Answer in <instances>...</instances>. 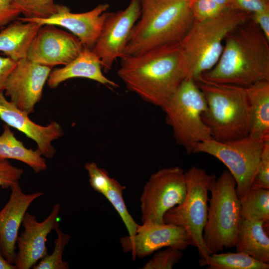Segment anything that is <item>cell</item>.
I'll return each mask as SVG.
<instances>
[{
  "label": "cell",
  "mask_w": 269,
  "mask_h": 269,
  "mask_svg": "<svg viewBox=\"0 0 269 269\" xmlns=\"http://www.w3.org/2000/svg\"><path fill=\"white\" fill-rule=\"evenodd\" d=\"M118 74L131 91L144 101L163 108L187 74L179 43L157 47L121 58Z\"/></svg>",
  "instance_id": "1"
},
{
  "label": "cell",
  "mask_w": 269,
  "mask_h": 269,
  "mask_svg": "<svg viewBox=\"0 0 269 269\" xmlns=\"http://www.w3.org/2000/svg\"><path fill=\"white\" fill-rule=\"evenodd\" d=\"M269 81V40L250 18L227 36L216 64L197 82L248 87Z\"/></svg>",
  "instance_id": "2"
},
{
  "label": "cell",
  "mask_w": 269,
  "mask_h": 269,
  "mask_svg": "<svg viewBox=\"0 0 269 269\" xmlns=\"http://www.w3.org/2000/svg\"><path fill=\"white\" fill-rule=\"evenodd\" d=\"M193 0H140V14L123 56L179 43L194 22Z\"/></svg>",
  "instance_id": "3"
},
{
  "label": "cell",
  "mask_w": 269,
  "mask_h": 269,
  "mask_svg": "<svg viewBox=\"0 0 269 269\" xmlns=\"http://www.w3.org/2000/svg\"><path fill=\"white\" fill-rule=\"evenodd\" d=\"M203 93L207 110L202 116L211 137L225 141L248 135L252 111L245 87L196 82Z\"/></svg>",
  "instance_id": "4"
},
{
  "label": "cell",
  "mask_w": 269,
  "mask_h": 269,
  "mask_svg": "<svg viewBox=\"0 0 269 269\" xmlns=\"http://www.w3.org/2000/svg\"><path fill=\"white\" fill-rule=\"evenodd\" d=\"M250 14L227 8L203 21H194L179 42L186 60L185 79L197 82L217 63L228 34L250 17Z\"/></svg>",
  "instance_id": "5"
},
{
  "label": "cell",
  "mask_w": 269,
  "mask_h": 269,
  "mask_svg": "<svg viewBox=\"0 0 269 269\" xmlns=\"http://www.w3.org/2000/svg\"><path fill=\"white\" fill-rule=\"evenodd\" d=\"M236 187V181L228 170H224L211 185V197L203 234L210 255L235 246L241 219V200Z\"/></svg>",
  "instance_id": "6"
},
{
  "label": "cell",
  "mask_w": 269,
  "mask_h": 269,
  "mask_svg": "<svg viewBox=\"0 0 269 269\" xmlns=\"http://www.w3.org/2000/svg\"><path fill=\"white\" fill-rule=\"evenodd\" d=\"M162 109L176 142L188 154L193 153L198 143L212 138L202 119L207 110L205 97L193 79H185Z\"/></svg>",
  "instance_id": "7"
},
{
  "label": "cell",
  "mask_w": 269,
  "mask_h": 269,
  "mask_svg": "<svg viewBox=\"0 0 269 269\" xmlns=\"http://www.w3.org/2000/svg\"><path fill=\"white\" fill-rule=\"evenodd\" d=\"M186 194L184 201L169 210L164 215L165 223L183 228L197 249L201 259L210 255L204 243L203 234L208 215L209 192L216 178L203 169L192 166L185 172Z\"/></svg>",
  "instance_id": "8"
},
{
  "label": "cell",
  "mask_w": 269,
  "mask_h": 269,
  "mask_svg": "<svg viewBox=\"0 0 269 269\" xmlns=\"http://www.w3.org/2000/svg\"><path fill=\"white\" fill-rule=\"evenodd\" d=\"M267 140L250 135L225 141L211 138L198 143L193 153L208 154L221 161L234 178L238 196L242 201L252 186L261 153Z\"/></svg>",
  "instance_id": "9"
},
{
  "label": "cell",
  "mask_w": 269,
  "mask_h": 269,
  "mask_svg": "<svg viewBox=\"0 0 269 269\" xmlns=\"http://www.w3.org/2000/svg\"><path fill=\"white\" fill-rule=\"evenodd\" d=\"M186 194L185 172L181 167L164 168L152 174L140 199L142 223H164L165 214L181 204Z\"/></svg>",
  "instance_id": "10"
},
{
  "label": "cell",
  "mask_w": 269,
  "mask_h": 269,
  "mask_svg": "<svg viewBox=\"0 0 269 269\" xmlns=\"http://www.w3.org/2000/svg\"><path fill=\"white\" fill-rule=\"evenodd\" d=\"M141 12L140 0H131L128 6L116 12H108L100 34L92 48L105 72L121 58L132 30Z\"/></svg>",
  "instance_id": "11"
},
{
  "label": "cell",
  "mask_w": 269,
  "mask_h": 269,
  "mask_svg": "<svg viewBox=\"0 0 269 269\" xmlns=\"http://www.w3.org/2000/svg\"><path fill=\"white\" fill-rule=\"evenodd\" d=\"M83 48L79 39L71 33L54 25L43 24L32 40L26 58L52 68L68 64Z\"/></svg>",
  "instance_id": "12"
},
{
  "label": "cell",
  "mask_w": 269,
  "mask_h": 269,
  "mask_svg": "<svg viewBox=\"0 0 269 269\" xmlns=\"http://www.w3.org/2000/svg\"><path fill=\"white\" fill-rule=\"evenodd\" d=\"M52 69L27 58L19 60L6 83L5 95L20 110L33 113Z\"/></svg>",
  "instance_id": "13"
},
{
  "label": "cell",
  "mask_w": 269,
  "mask_h": 269,
  "mask_svg": "<svg viewBox=\"0 0 269 269\" xmlns=\"http://www.w3.org/2000/svg\"><path fill=\"white\" fill-rule=\"evenodd\" d=\"M123 251L131 252L133 259L143 258L164 247L181 251L191 245L185 230L171 224L142 223L133 237L128 235L120 239Z\"/></svg>",
  "instance_id": "14"
},
{
  "label": "cell",
  "mask_w": 269,
  "mask_h": 269,
  "mask_svg": "<svg viewBox=\"0 0 269 269\" xmlns=\"http://www.w3.org/2000/svg\"><path fill=\"white\" fill-rule=\"evenodd\" d=\"M60 210V204H55L50 214L42 222L38 221L35 215L25 213L22 223L24 230L16 241L18 252L14 264L17 269H31L47 255V236L59 226Z\"/></svg>",
  "instance_id": "15"
},
{
  "label": "cell",
  "mask_w": 269,
  "mask_h": 269,
  "mask_svg": "<svg viewBox=\"0 0 269 269\" xmlns=\"http://www.w3.org/2000/svg\"><path fill=\"white\" fill-rule=\"evenodd\" d=\"M109 7L108 4L102 3L86 12L74 13L67 6L57 4L56 12L48 18L18 19L41 25L52 24L64 27L76 36L84 47L92 49L101 31Z\"/></svg>",
  "instance_id": "16"
},
{
  "label": "cell",
  "mask_w": 269,
  "mask_h": 269,
  "mask_svg": "<svg viewBox=\"0 0 269 269\" xmlns=\"http://www.w3.org/2000/svg\"><path fill=\"white\" fill-rule=\"evenodd\" d=\"M28 115L6 99L3 92L0 93V119L34 141L44 157L52 158L56 152L52 142L63 135L61 126L55 121L41 126L31 121Z\"/></svg>",
  "instance_id": "17"
},
{
  "label": "cell",
  "mask_w": 269,
  "mask_h": 269,
  "mask_svg": "<svg viewBox=\"0 0 269 269\" xmlns=\"http://www.w3.org/2000/svg\"><path fill=\"white\" fill-rule=\"evenodd\" d=\"M10 189L9 198L0 211V249L6 260L14 264L18 231L24 215L31 203L43 193L25 194L19 182Z\"/></svg>",
  "instance_id": "18"
},
{
  "label": "cell",
  "mask_w": 269,
  "mask_h": 269,
  "mask_svg": "<svg viewBox=\"0 0 269 269\" xmlns=\"http://www.w3.org/2000/svg\"><path fill=\"white\" fill-rule=\"evenodd\" d=\"M76 78L90 79L111 88L118 87L115 82L104 75L98 56L91 49L85 47L71 62L52 69L47 83L49 88H55L63 82Z\"/></svg>",
  "instance_id": "19"
},
{
  "label": "cell",
  "mask_w": 269,
  "mask_h": 269,
  "mask_svg": "<svg viewBox=\"0 0 269 269\" xmlns=\"http://www.w3.org/2000/svg\"><path fill=\"white\" fill-rule=\"evenodd\" d=\"M41 25L17 19L0 31V51L16 61L26 57L30 44Z\"/></svg>",
  "instance_id": "20"
},
{
  "label": "cell",
  "mask_w": 269,
  "mask_h": 269,
  "mask_svg": "<svg viewBox=\"0 0 269 269\" xmlns=\"http://www.w3.org/2000/svg\"><path fill=\"white\" fill-rule=\"evenodd\" d=\"M262 221L241 218L235 247L255 259L269 263V238Z\"/></svg>",
  "instance_id": "21"
},
{
  "label": "cell",
  "mask_w": 269,
  "mask_h": 269,
  "mask_svg": "<svg viewBox=\"0 0 269 269\" xmlns=\"http://www.w3.org/2000/svg\"><path fill=\"white\" fill-rule=\"evenodd\" d=\"M245 88L252 111L249 135L269 140V81L258 82Z\"/></svg>",
  "instance_id": "22"
},
{
  "label": "cell",
  "mask_w": 269,
  "mask_h": 269,
  "mask_svg": "<svg viewBox=\"0 0 269 269\" xmlns=\"http://www.w3.org/2000/svg\"><path fill=\"white\" fill-rule=\"evenodd\" d=\"M0 159H14L24 163L35 173L45 171L46 161L38 149L27 148L17 139L9 127L4 125L0 135Z\"/></svg>",
  "instance_id": "23"
},
{
  "label": "cell",
  "mask_w": 269,
  "mask_h": 269,
  "mask_svg": "<svg viewBox=\"0 0 269 269\" xmlns=\"http://www.w3.org/2000/svg\"><path fill=\"white\" fill-rule=\"evenodd\" d=\"M201 267L208 269H269V264L258 261L244 252L215 253L199 260Z\"/></svg>",
  "instance_id": "24"
},
{
  "label": "cell",
  "mask_w": 269,
  "mask_h": 269,
  "mask_svg": "<svg viewBox=\"0 0 269 269\" xmlns=\"http://www.w3.org/2000/svg\"><path fill=\"white\" fill-rule=\"evenodd\" d=\"M241 217L268 223L269 189L252 186L246 198L241 201Z\"/></svg>",
  "instance_id": "25"
},
{
  "label": "cell",
  "mask_w": 269,
  "mask_h": 269,
  "mask_svg": "<svg viewBox=\"0 0 269 269\" xmlns=\"http://www.w3.org/2000/svg\"><path fill=\"white\" fill-rule=\"evenodd\" d=\"M125 189V186L113 178L102 194L109 200L119 214L127 229L128 236L133 237L136 234L139 225L134 221L128 212L123 198Z\"/></svg>",
  "instance_id": "26"
},
{
  "label": "cell",
  "mask_w": 269,
  "mask_h": 269,
  "mask_svg": "<svg viewBox=\"0 0 269 269\" xmlns=\"http://www.w3.org/2000/svg\"><path fill=\"white\" fill-rule=\"evenodd\" d=\"M57 238L54 241L52 253L46 255L32 268L33 269H68L67 262L63 260L64 250L70 240V236L64 233L59 227L55 230Z\"/></svg>",
  "instance_id": "27"
},
{
  "label": "cell",
  "mask_w": 269,
  "mask_h": 269,
  "mask_svg": "<svg viewBox=\"0 0 269 269\" xmlns=\"http://www.w3.org/2000/svg\"><path fill=\"white\" fill-rule=\"evenodd\" d=\"M24 19L46 18L56 12L54 0H13Z\"/></svg>",
  "instance_id": "28"
},
{
  "label": "cell",
  "mask_w": 269,
  "mask_h": 269,
  "mask_svg": "<svg viewBox=\"0 0 269 269\" xmlns=\"http://www.w3.org/2000/svg\"><path fill=\"white\" fill-rule=\"evenodd\" d=\"M182 251L172 247L157 252L142 268L143 269H171L183 257Z\"/></svg>",
  "instance_id": "29"
},
{
  "label": "cell",
  "mask_w": 269,
  "mask_h": 269,
  "mask_svg": "<svg viewBox=\"0 0 269 269\" xmlns=\"http://www.w3.org/2000/svg\"><path fill=\"white\" fill-rule=\"evenodd\" d=\"M226 9L210 0H193L191 5L194 20L197 21L212 18Z\"/></svg>",
  "instance_id": "30"
},
{
  "label": "cell",
  "mask_w": 269,
  "mask_h": 269,
  "mask_svg": "<svg viewBox=\"0 0 269 269\" xmlns=\"http://www.w3.org/2000/svg\"><path fill=\"white\" fill-rule=\"evenodd\" d=\"M252 186L269 189V140L265 143Z\"/></svg>",
  "instance_id": "31"
},
{
  "label": "cell",
  "mask_w": 269,
  "mask_h": 269,
  "mask_svg": "<svg viewBox=\"0 0 269 269\" xmlns=\"http://www.w3.org/2000/svg\"><path fill=\"white\" fill-rule=\"evenodd\" d=\"M23 169L11 164L7 159H0V187L11 188L19 182Z\"/></svg>",
  "instance_id": "32"
},
{
  "label": "cell",
  "mask_w": 269,
  "mask_h": 269,
  "mask_svg": "<svg viewBox=\"0 0 269 269\" xmlns=\"http://www.w3.org/2000/svg\"><path fill=\"white\" fill-rule=\"evenodd\" d=\"M230 8L251 14L269 8V0H230Z\"/></svg>",
  "instance_id": "33"
},
{
  "label": "cell",
  "mask_w": 269,
  "mask_h": 269,
  "mask_svg": "<svg viewBox=\"0 0 269 269\" xmlns=\"http://www.w3.org/2000/svg\"><path fill=\"white\" fill-rule=\"evenodd\" d=\"M20 14L13 0H0V29L17 19Z\"/></svg>",
  "instance_id": "34"
},
{
  "label": "cell",
  "mask_w": 269,
  "mask_h": 269,
  "mask_svg": "<svg viewBox=\"0 0 269 269\" xmlns=\"http://www.w3.org/2000/svg\"><path fill=\"white\" fill-rule=\"evenodd\" d=\"M17 63L8 57L0 56V93L4 91L7 80Z\"/></svg>",
  "instance_id": "35"
},
{
  "label": "cell",
  "mask_w": 269,
  "mask_h": 269,
  "mask_svg": "<svg viewBox=\"0 0 269 269\" xmlns=\"http://www.w3.org/2000/svg\"><path fill=\"white\" fill-rule=\"evenodd\" d=\"M250 18L269 40V8L251 14Z\"/></svg>",
  "instance_id": "36"
},
{
  "label": "cell",
  "mask_w": 269,
  "mask_h": 269,
  "mask_svg": "<svg viewBox=\"0 0 269 269\" xmlns=\"http://www.w3.org/2000/svg\"><path fill=\"white\" fill-rule=\"evenodd\" d=\"M0 269H17L15 265L10 263L4 258L0 249Z\"/></svg>",
  "instance_id": "37"
},
{
  "label": "cell",
  "mask_w": 269,
  "mask_h": 269,
  "mask_svg": "<svg viewBox=\"0 0 269 269\" xmlns=\"http://www.w3.org/2000/svg\"><path fill=\"white\" fill-rule=\"evenodd\" d=\"M212 1L215 2L218 5L226 8H230V0H210Z\"/></svg>",
  "instance_id": "38"
}]
</instances>
